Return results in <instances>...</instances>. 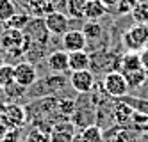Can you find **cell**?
Segmentation results:
<instances>
[{
	"mask_svg": "<svg viewBox=\"0 0 148 142\" xmlns=\"http://www.w3.org/2000/svg\"><path fill=\"white\" fill-rule=\"evenodd\" d=\"M136 23L139 25H148V2H137L134 9L130 11Z\"/></svg>",
	"mask_w": 148,
	"mask_h": 142,
	"instance_id": "cell-16",
	"label": "cell"
},
{
	"mask_svg": "<svg viewBox=\"0 0 148 142\" xmlns=\"http://www.w3.org/2000/svg\"><path fill=\"white\" fill-rule=\"evenodd\" d=\"M29 21H30V16H29L27 13L14 14L11 20H7V21H5V29H16V30H23V29H27Z\"/></svg>",
	"mask_w": 148,
	"mask_h": 142,
	"instance_id": "cell-19",
	"label": "cell"
},
{
	"mask_svg": "<svg viewBox=\"0 0 148 142\" xmlns=\"http://www.w3.org/2000/svg\"><path fill=\"white\" fill-rule=\"evenodd\" d=\"M107 9L100 0H88L86 7H84V18L88 21H98L102 16H105Z\"/></svg>",
	"mask_w": 148,
	"mask_h": 142,
	"instance_id": "cell-12",
	"label": "cell"
},
{
	"mask_svg": "<svg viewBox=\"0 0 148 142\" xmlns=\"http://www.w3.org/2000/svg\"><path fill=\"white\" fill-rule=\"evenodd\" d=\"M36 80H38V73H36V68L30 62H20L14 66V82L23 85L25 89H29L30 85H34Z\"/></svg>",
	"mask_w": 148,
	"mask_h": 142,
	"instance_id": "cell-7",
	"label": "cell"
},
{
	"mask_svg": "<svg viewBox=\"0 0 148 142\" xmlns=\"http://www.w3.org/2000/svg\"><path fill=\"white\" fill-rule=\"evenodd\" d=\"M88 0H68L66 9L71 18H84V7H86Z\"/></svg>",
	"mask_w": 148,
	"mask_h": 142,
	"instance_id": "cell-20",
	"label": "cell"
},
{
	"mask_svg": "<svg viewBox=\"0 0 148 142\" xmlns=\"http://www.w3.org/2000/svg\"><path fill=\"white\" fill-rule=\"evenodd\" d=\"M47 64H48L50 71H54L56 75L66 73L68 71V52H64V50L52 52L47 59Z\"/></svg>",
	"mask_w": 148,
	"mask_h": 142,
	"instance_id": "cell-10",
	"label": "cell"
},
{
	"mask_svg": "<svg viewBox=\"0 0 148 142\" xmlns=\"http://www.w3.org/2000/svg\"><path fill=\"white\" fill-rule=\"evenodd\" d=\"M14 82V66L11 64H0V89Z\"/></svg>",
	"mask_w": 148,
	"mask_h": 142,
	"instance_id": "cell-21",
	"label": "cell"
},
{
	"mask_svg": "<svg viewBox=\"0 0 148 142\" xmlns=\"http://www.w3.org/2000/svg\"><path fill=\"white\" fill-rule=\"evenodd\" d=\"M114 142H130L129 132H127L125 128H120V132L116 133V137H114Z\"/></svg>",
	"mask_w": 148,
	"mask_h": 142,
	"instance_id": "cell-27",
	"label": "cell"
},
{
	"mask_svg": "<svg viewBox=\"0 0 148 142\" xmlns=\"http://www.w3.org/2000/svg\"><path fill=\"white\" fill-rule=\"evenodd\" d=\"M62 46H64V52H68V53L86 50L88 37L84 36L82 30H68L66 34H62Z\"/></svg>",
	"mask_w": 148,
	"mask_h": 142,
	"instance_id": "cell-8",
	"label": "cell"
},
{
	"mask_svg": "<svg viewBox=\"0 0 148 142\" xmlns=\"http://www.w3.org/2000/svg\"><path fill=\"white\" fill-rule=\"evenodd\" d=\"M141 66V57L137 52H127L125 55L120 60V71H134V69H139Z\"/></svg>",
	"mask_w": 148,
	"mask_h": 142,
	"instance_id": "cell-14",
	"label": "cell"
},
{
	"mask_svg": "<svg viewBox=\"0 0 148 142\" xmlns=\"http://www.w3.org/2000/svg\"><path fill=\"white\" fill-rule=\"evenodd\" d=\"M82 32H84V36L88 37V41L89 39H98L102 36V25L98 21H88V23L84 25Z\"/></svg>",
	"mask_w": 148,
	"mask_h": 142,
	"instance_id": "cell-23",
	"label": "cell"
},
{
	"mask_svg": "<svg viewBox=\"0 0 148 142\" xmlns=\"http://www.w3.org/2000/svg\"><path fill=\"white\" fill-rule=\"evenodd\" d=\"M25 142H50V137L47 133H41V130H32V132L27 135Z\"/></svg>",
	"mask_w": 148,
	"mask_h": 142,
	"instance_id": "cell-25",
	"label": "cell"
},
{
	"mask_svg": "<svg viewBox=\"0 0 148 142\" xmlns=\"http://www.w3.org/2000/svg\"><path fill=\"white\" fill-rule=\"evenodd\" d=\"M132 116H134V108L125 103L121 100H118L112 107V119L118 128H127L129 124H132Z\"/></svg>",
	"mask_w": 148,
	"mask_h": 142,
	"instance_id": "cell-9",
	"label": "cell"
},
{
	"mask_svg": "<svg viewBox=\"0 0 148 142\" xmlns=\"http://www.w3.org/2000/svg\"><path fill=\"white\" fill-rule=\"evenodd\" d=\"M123 75H125V78H127L129 87H132V89L141 87V85L146 84V80H148V71H146L145 68L134 69V71H123Z\"/></svg>",
	"mask_w": 148,
	"mask_h": 142,
	"instance_id": "cell-13",
	"label": "cell"
},
{
	"mask_svg": "<svg viewBox=\"0 0 148 142\" xmlns=\"http://www.w3.org/2000/svg\"><path fill=\"white\" fill-rule=\"evenodd\" d=\"M16 14V5L13 4V0H0V21L11 20Z\"/></svg>",
	"mask_w": 148,
	"mask_h": 142,
	"instance_id": "cell-22",
	"label": "cell"
},
{
	"mask_svg": "<svg viewBox=\"0 0 148 142\" xmlns=\"http://www.w3.org/2000/svg\"><path fill=\"white\" fill-rule=\"evenodd\" d=\"M136 4H137L136 0H120L118 5H116V9H118V13H120V14H123V13H130Z\"/></svg>",
	"mask_w": 148,
	"mask_h": 142,
	"instance_id": "cell-26",
	"label": "cell"
},
{
	"mask_svg": "<svg viewBox=\"0 0 148 142\" xmlns=\"http://www.w3.org/2000/svg\"><path fill=\"white\" fill-rule=\"evenodd\" d=\"M143 132H145V133H148V123L145 124V128H143Z\"/></svg>",
	"mask_w": 148,
	"mask_h": 142,
	"instance_id": "cell-30",
	"label": "cell"
},
{
	"mask_svg": "<svg viewBox=\"0 0 148 142\" xmlns=\"http://www.w3.org/2000/svg\"><path fill=\"white\" fill-rule=\"evenodd\" d=\"M89 66H91V57L88 55L86 50L70 52V53H68V69H70V71L89 69Z\"/></svg>",
	"mask_w": 148,
	"mask_h": 142,
	"instance_id": "cell-11",
	"label": "cell"
},
{
	"mask_svg": "<svg viewBox=\"0 0 148 142\" xmlns=\"http://www.w3.org/2000/svg\"><path fill=\"white\" fill-rule=\"evenodd\" d=\"M123 45L129 52H141L148 45V25L136 23L123 34Z\"/></svg>",
	"mask_w": 148,
	"mask_h": 142,
	"instance_id": "cell-2",
	"label": "cell"
},
{
	"mask_svg": "<svg viewBox=\"0 0 148 142\" xmlns=\"http://www.w3.org/2000/svg\"><path fill=\"white\" fill-rule=\"evenodd\" d=\"M70 85L80 94H88L93 91L95 87V76L89 69H82V71H71L70 76Z\"/></svg>",
	"mask_w": 148,
	"mask_h": 142,
	"instance_id": "cell-6",
	"label": "cell"
},
{
	"mask_svg": "<svg viewBox=\"0 0 148 142\" xmlns=\"http://www.w3.org/2000/svg\"><path fill=\"white\" fill-rule=\"evenodd\" d=\"M4 92H5L7 98H11V100H16V98H22V96L27 92V89H25L23 85H20L18 82H11L9 85L4 87Z\"/></svg>",
	"mask_w": 148,
	"mask_h": 142,
	"instance_id": "cell-24",
	"label": "cell"
},
{
	"mask_svg": "<svg viewBox=\"0 0 148 142\" xmlns=\"http://www.w3.org/2000/svg\"><path fill=\"white\" fill-rule=\"evenodd\" d=\"M73 130H71V124L70 126H57L56 132L52 133L50 137V142H71L73 140Z\"/></svg>",
	"mask_w": 148,
	"mask_h": 142,
	"instance_id": "cell-18",
	"label": "cell"
},
{
	"mask_svg": "<svg viewBox=\"0 0 148 142\" xmlns=\"http://www.w3.org/2000/svg\"><path fill=\"white\" fill-rule=\"evenodd\" d=\"M139 57H141V66L148 71V45L141 50V53H139Z\"/></svg>",
	"mask_w": 148,
	"mask_h": 142,
	"instance_id": "cell-28",
	"label": "cell"
},
{
	"mask_svg": "<svg viewBox=\"0 0 148 142\" xmlns=\"http://www.w3.org/2000/svg\"><path fill=\"white\" fill-rule=\"evenodd\" d=\"M0 123L7 128H20L25 123V110L20 105H5L0 112Z\"/></svg>",
	"mask_w": 148,
	"mask_h": 142,
	"instance_id": "cell-5",
	"label": "cell"
},
{
	"mask_svg": "<svg viewBox=\"0 0 148 142\" xmlns=\"http://www.w3.org/2000/svg\"><path fill=\"white\" fill-rule=\"evenodd\" d=\"M0 48L5 53L20 55V53L29 50V36L23 30L7 29V30L2 32V36H0Z\"/></svg>",
	"mask_w": 148,
	"mask_h": 142,
	"instance_id": "cell-1",
	"label": "cell"
},
{
	"mask_svg": "<svg viewBox=\"0 0 148 142\" xmlns=\"http://www.w3.org/2000/svg\"><path fill=\"white\" fill-rule=\"evenodd\" d=\"M79 139L80 142H102V130L97 124H89L82 130Z\"/></svg>",
	"mask_w": 148,
	"mask_h": 142,
	"instance_id": "cell-15",
	"label": "cell"
},
{
	"mask_svg": "<svg viewBox=\"0 0 148 142\" xmlns=\"http://www.w3.org/2000/svg\"><path fill=\"white\" fill-rule=\"evenodd\" d=\"M100 2L105 5V9H112V7H116V5H118V2H120V0H100Z\"/></svg>",
	"mask_w": 148,
	"mask_h": 142,
	"instance_id": "cell-29",
	"label": "cell"
},
{
	"mask_svg": "<svg viewBox=\"0 0 148 142\" xmlns=\"http://www.w3.org/2000/svg\"><path fill=\"white\" fill-rule=\"evenodd\" d=\"M103 89L107 92L111 98H116V100H120V98L127 96L129 94V84H127V78L121 71H109L107 75L103 76Z\"/></svg>",
	"mask_w": 148,
	"mask_h": 142,
	"instance_id": "cell-3",
	"label": "cell"
},
{
	"mask_svg": "<svg viewBox=\"0 0 148 142\" xmlns=\"http://www.w3.org/2000/svg\"><path fill=\"white\" fill-rule=\"evenodd\" d=\"M45 29L50 34L62 36L70 30V20L64 13H61V11H52V13H48L45 16Z\"/></svg>",
	"mask_w": 148,
	"mask_h": 142,
	"instance_id": "cell-4",
	"label": "cell"
},
{
	"mask_svg": "<svg viewBox=\"0 0 148 142\" xmlns=\"http://www.w3.org/2000/svg\"><path fill=\"white\" fill-rule=\"evenodd\" d=\"M121 101H125V103H129L134 110H137V112H141V114H145L146 117H148V100L146 98H136V96H123V98H120Z\"/></svg>",
	"mask_w": 148,
	"mask_h": 142,
	"instance_id": "cell-17",
	"label": "cell"
}]
</instances>
